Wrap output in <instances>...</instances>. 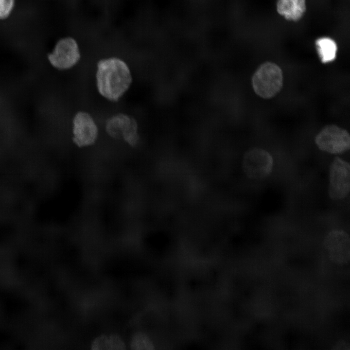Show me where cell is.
<instances>
[{
  "instance_id": "5b68a950",
  "label": "cell",
  "mask_w": 350,
  "mask_h": 350,
  "mask_svg": "<svg viewBox=\"0 0 350 350\" xmlns=\"http://www.w3.org/2000/svg\"><path fill=\"white\" fill-rule=\"evenodd\" d=\"M273 164V158L268 151L262 148H254L245 154L242 167L248 177L260 180L270 175Z\"/></svg>"
},
{
  "instance_id": "7c38bea8",
  "label": "cell",
  "mask_w": 350,
  "mask_h": 350,
  "mask_svg": "<svg viewBox=\"0 0 350 350\" xmlns=\"http://www.w3.org/2000/svg\"><path fill=\"white\" fill-rule=\"evenodd\" d=\"M322 61L324 63L333 60L336 56L337 46L331 38L322 37L316 41Z\"/></svg>"
},
{
  "instance_id": "8fae6325",
  "label": "cell",
  "mask_w": 350,
  "mask_h": 350,
  "mask_svg": "<svg viewBox=\"0 0 350 350\" xmlns=\"http://www.w3.org/2000/svg\"><path fill=\"white\" fill-rule=\"evenodd\" d=\"M91 350H126L122 339L116 334L102 335L93 341Z\"/></svg>"
},
{
  "instance_id": "30bf717a",
  "label": "cell",
  "mask_w": 350,
  "mask_h": 350,
  "mask_svg": "<svg viewBox=\"0 0 350 350\" xmlns=\"http://www.w3.org/2000/svg\"><path fill=\"white\" fill-rule=\"evenodd\" d=\"M306 9V0H278L277 2L278 13L288 20H300Z\"/></svg>"
},
{
  "instance_id": "5bb4252c",
  "label": "cell",
  "mask_w": 350,
  "mask_h": 350,
  "mask_svg": "<svg viewBox=\"0 0 350 350\" xmlns=\"http://www.w3.org/2000/svg\"><path fill=\"white\" fill-rule=\"evenodd\" d=\"M15 0H0V20L8 18L12 13Z\"/></svg>"
},
{
  "instance_id": "4fadbf2b",
  "label": "cell",
  "mask_w": 350,
  "mask_h": 350,
  "mask_svg": "<svg viewBox=\"0 0 350 350\" xmlns=\"http://www.w3.org/2000/svg\"><path fill=\"white\" fill-rule=\"evenodd\" d=\"M132 350H155L150 338L144 333L138 332L132 336L130 342Z\"/></svg>"
},
{
  "instance_id": "3957f363",
  "label": "cell",
  "mask_w": 350,
  "mask_h": 350,
  "mask_svg": "<svg viewBox=\"0 0 350 350\" xmlns=\"http://www.w3.org/2000/svg\"><path fill=\"white\" fill-rule=\"evenodd\" d=\"M81 52L77 41L67 36L59 39L52 51L47 54L51 65L59 70H70L76 66L81 59Z\"/></svg>"
},
{
  "instance_id": "7a4b0ae2",
  "label": "cell",
  "mask_w": 350,
  "mask_h": 350,
  "mask_svg": "<svg viewBox=\"0 0 350 350\" xmlns=\"http://www.w3.org/2000/svg\"><path fill=\"white\" fill-rule=\"evenodd\" d=\"M252 83L257 95L265 99L272 98L282 87V72L276 64L269 62L264 63L254 73Z\"/></svg>"
},
{
  "instance_id": "52a82bcc",
  "label": "cell",
  "mask_w": 350,
  "mask_h": 350,
  "mask_svg": "<svg viewBox=\"0 0 350 350\" xmlns=\"http://www.w3.org/2000/svg\"><path fill=\"white\" fill-rule=\"evenodd\" d=\"M73 140L80 147L89 146L96 141L99 128L93 116L84 110L76 112L72 119Z\"/></svg>"
},
{
  "instance_id": "277c9868",
  "label": "cell",
  "mask_w": 350,
  "mask_h": 350,
  "mask_svg": "<svg viewBox=\"0 0 350 350\" xmlns=\"http://www.w3.org/2000/svg\"><path fill=\"white\" fill-rule=\"evenodd\" d=\"M105 130L110 137L123 140L131 146H136L139 141L136 119L125 112H117L110 116L105 121Z\"/></svg>"
},
{
  "instance_id": "ba28073f",
  "label": "cell",
  "mask_w": 350,
  "mask_h": 350,
  "mask_svg": "<svg viewBox=\"0 0 350 350\" xmlns=\"http://www.w3.org/2000/svg\"><path fill=\"white\" fill-rule=\"evenodd\" d=\"M350 164L340 158L335 157L329 169V197L334 200L345 198L350 192Z\"/></svg>"
},
{
  "instance_id": "9a60e30c",
  "label": "cell",
  "mask_w": 350,
  "mask_h": 350,
  "mask_svg": "<svg viewBox=\"0 0 350 350\" xmlns=\"http://www.w3.org/2000/svg\"><path fill=\"white\" fill-rule=\"evenodd\" d=\"M332 350H350L349 345L346 342L342 341L337 343Z\"/></svg>"
},
{
  "instance_id": "6da1fadb",
  "label": "cell",
  "mask_w": 350,
  "mask_h": 350,
  "mask_svg": "<svg viewBox=\"0 0 350 350\" xmlns=\"http://www.w3.org/2000/svg\"><path fill=\"white\" fill-rule=\"evenodd\" d=\"M133 81L131 70L123 59L111 56L97 62L95 87L98 93L106 101L119 102L129 90Z\"/></svg>"
},
{
  "instance_id": "8992f818",
  "label": "cell",
  "mask_w": 350,
  "mask_h": 350,
  "mask_svg": "<svg viewBox=\"0 0 350 350\" xmlns=\"http://www.w3.org/2000/svg\"><path fill=\"white\" fill-rule=\"evenodd\" d=\"M318 148L324 152L341 154L350 149V138L349 132L337 125L325 126L315 138Z\"/></svg>"
},
{
  "instance_id": "9c48e42d",
  "label": "cell",
  "mask_w": 350,
  "mask_h": 350,
  "mask_svg": "<svg viewBox=\"0 0 350 350\" xmlns=\"http://www.w3.org/2000/svg\"><path fill=\"white\" fill-rule=\"evenodd\" d=\"M324 245L332 261L339 264L348 262L350 260V238L341 230H333L326 236Z\"/></svg>"
}]
</instances>
